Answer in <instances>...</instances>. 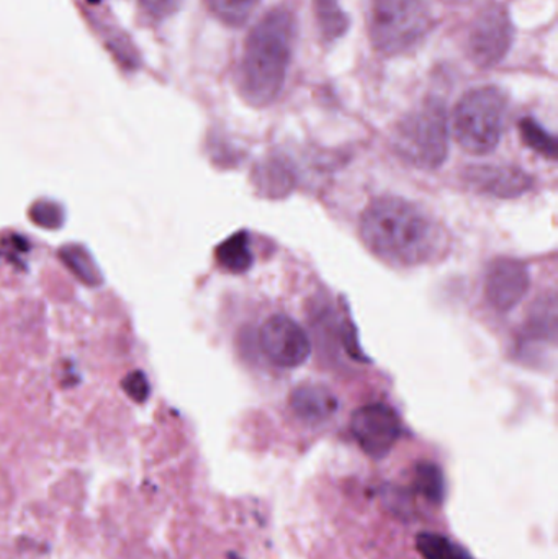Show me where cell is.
<instances>
[{
  "label": "cell",
  "instance_id": "5",
  "mask_svg": "<svg viewBox=\"0 0 558 559\" xmlns=\"http://www.w3.org/2000/svg\"><path fill=\"white\" fill-rule=\"evenodd\" d=\"M431 23L423 0H372L370 5V38L383 55L408 51L428 35Z\"/></svg>",
  "mask_w": 558,
  "mask_h": 559
},
{
  "label": "cell",
  "instance_id": "14",
  "mask_svg": "<svg viewBox=\"0 0 558 559\" xmlns=\"http://www.w3.org/2000/svg\"><path fill=\"white\" fill-rule=\"evenodd\" d=\"M59 258L64 262L66 267L72 272L85 285H100L102 274L95 265L94 259L88 255L84 248L69 246L59 252Z\"/></svg>",
  "mask_w": 558,
  "mask_h": 559
},
{
  "label": "cell",
  "instance_id": "8",
  "mask_svg": "<svg viewBox=\"0 0 558 559\" xmlns=\"http://www.w3.org/2000/svg\"><path fill=\"white\" fill-rule=\"evenodd\" d=\"M262 350L272 364L297 368L310 357L311 344L300 324L284 314H275L262 324L259 332Z\"/></svg>",
  "mask_w": 558,
  "mask_h": 559
},
{
  "label": "cell",
  "instance_id": "10",
  "mask_svg": "<svg viewBox=\"0 0 558 559\" xmlns=\"http://www.w3.org/2000/svg\"><path fill=\"white\" fill-rule=\"evenodd\" d=\"M465 180L477 192L498 199H517L533 186L530 174L510 166H474L465 170Z\"/></svg>",
  "mask_w": 558,
  "mask_h": 559
},
{
  "label": "cell",
  "instance_id": "1",
  "mask_svg": "<svg viewBox=\"0 0 558 559\" xmlns=\"http://www.w3.org/2000/svg\"><path fill=\"white\" fill-rule=\"evenodd\" d=\"M360 238L373 255L395 267L428 264L448 248L442 226L422 206L399 197H383L367 206Z\"/></svg>",
  "mask_w": 558,
  "mask_h": 559
},
{
  "label": "cell",
  "instance_id": "21",
  "mask_svg": "<svg viewBox=\"0 0 558 559\" xmlns=\"http://www.w3.org/2000/svg\"><path fill=\"white\" fill-rule=\"evenodd\" d=\"M144 9L156 19H166L179 9L180 0H141Z\"/></svg>",
  "mask_w": 558,
  "mask_h": 559
},
{
  "label": "cell",
  "instance_id": "9",
  "mask_svg": "<svg viewBox=\"0 0 558 559\" xmlns=\"http://www.w3.org/2000/svg\"><path fill=\"white\" fill-rule=\"evenodd\" d=\"M531 286L530 271L517 259H497L487 272L485 292L498 311H511L520 305Z\"/></svg>",
  "mask_w": 558,
  "mask_h": 559
},
{
  "label": "cell",
  "instance_id": "2",
  "mask_svg": "<svg viewBox=\"0 0 558 559\" xmlns=\"http://www.w3.org/2000/svg\"><path fill=\"white\" fill-rule=\"evenodd\" d=\"M295 20L284 7L265 13L246 39L238 85L254 107L272 104L281 94L290 66Z\"/></svg>",
  "mask_w": 558,
  "mask_h": 559
},
{
  "label": "cell",
  "instance_id": "16",
  "mask_svg": "<svg viewBox=\"0 0 558 559\" xmlns=\"http://www.w3.org/2000/svg\"><path fill=\"white\" fill-rule=\"evenodd\" d=\"M415 488L432 504H441L444 498V478L435 463H418L415 468Z\"/></svg>",
  "mask_w": 558,
  "mask_h": 559
},
{
  "label": "cell",
  "instance_id": "12",
  "mask_svg": "<svg viewBox=\"0 0 558 559\" xmlns=\"http://www.w3.org/2000/svg\"><path fill=\"white\" fill-rule=\"evenodd\" d=\"M216 261L225 271L231 274H242L252 265L251 246L248 233L239 231L226 239L216 249Z\"/></svg>",
  "mask_w": 558,
  "mask_h": 559
},
{
  "label": "cell",
  "instance_id": "17",
  "mask_svg": "<svg viewBox=\"0 0 558 559\" xmlns=\"http://www.w3.org/2000/svg\"><path fill=\"white\" fill-rule=\"evenodd\" d=\"M216 19L226 25L239 26L251 16L259 0H206Z\"/></svg>",
  "mask_w": 558,
  "mask_h": 559
},
{
  "label": "cell",
  "instance_id": "3",
  "mask_svg": "<svg viewBox=\"0 0 558 559\" xmlns=\"http://www.w3.org/2000/svg\"><path fill=\"white\" fill-rule=\"evenodd\" d=\"M507 95L498 87L465 94L452 115V133L462 150L474 156L494 153L503 134Z\"/></svg>",
  "mask_w": 558,
  "mask_h": 559
},
{
  "label": "cell",
  "instance_id": "4",
  "mask_svg": "<svg viewBox=\"0 0 558 559\" xmlns=\"http://www.w3.org/2000/svg\"><path fill=\"white\" fill-rule=\"evenodd\" d=\"M403 160L423 170L444 164L449 153V124L444 104L429 98L400 121L393 138Z\"/></svg>",
  "mask_w": 558,
  "mask_h": 559
},
{
  "label": "cell",
  "instance_id": "7",
  "mask_svg": "<svg viewBox=\"0 0 558 559\" xmlns=\"http://www.w3.org/2000/svg\"><path fill=\"white\" fill-rule=\"evenodd\" d=\"M351 432L367 455L383 459L402 437V420L387 404H367L354 413Z\"/></svg>",
  "mask_w": 558,
  "mask_h": 559
},
{
  "label": "cell",
  "instance_id": "18",
  "mask_svg": "<svg viewBox=\"0 0 558 559\" xmlns=\"http://www.w3.org/2000/svg\"><path fill=\"white\" fill-rule=\"evenodd\" d=\"M521 134H523L524 143L533 147L537 153L543 154L544 157L556 159L557 157V141L556 138L550 136L536 120L533 118H524L520 124Z\"/></svg>",
  "mask_w": 558,
  "mask_h": 559
},
{
  "label": "cell",
  "instance_id": "13",
  "mask_svg": "<svg viewBox=\"0 0 558 559\" xmlns=\"http://www.w3.org/2000/svg\"><path fill=\"white\" fill-rule=\"evenodd\" d=\"M318 25L327 41L340 38L346 33L349 20L341 9L340 0H314Z\"/></svg>",
  "mask_w": 558,
  "mask_h": 559
},
{
  "label": "cell",
  "instance_id": "6",
  "mask_svg": "<svg viewBox=\"0 0 558 559\" xmlns=\"http://www.w3.org/2000/svg\"><path fill=\"white\" fill-rule=\"evenodd\" d=\"M514 28L503 5H491L478 15L467 36V51L478 68H494L510 51Z\"/></svg>",
  "mask_w": 558,
  "mask_h": 559
},
{
  "label": "cell",
  "instance_id": "19",
  "mask_svg": "<svg viewBox=\"0 0 558 559\" xmlns=\"http://www.w3.org/2000/svg\"><path fill=\"white\" fill-rule=\"evenodd\" d=\"M33 222L36 225L43 226L46 229H56L64 222V213H62L61 206L58 203L52 202H38L32 206L29 212Z\"/></svg>",
  "mask_w": 558,
  "mask_h": 559
},
{
  "label": "cell",
  "instance_id": "20",
  "mask_svg": "<svg viewBox=\"0 0 558 559\" xmlns=\"http://www.w3.org/2000/svg\"><path fill=\"white\" fill-rule=\"evenodd\" d=\"M123 390L136 403H143L150 396V383L141 371H133L124 378Z\"/></svg>",
  "mask_w": 558,
  "mask_h": 559
},
{
  "label": "cell",
  "instance_id": "15",
  "mask_svg": "<svg viewBox=\"0 0 558 559\" xmlns=\"http://www.w3.org/2000/svg\"><path fill=\"white\" fill-rule=\"evenodd\" d=\"M416 550L425 559H472L464 548L438 534H419Z\"/></svg>",
  "mask_w": 558,
  "mask_h": 559
},
{
  "label": "cell",
  "instance_id": "11",
  "mask_svg": "<svg viewBox=\"0 0 558 559\" xmlns=\"http://www.w3.org/2000/svg\"><path fill=\"white\" fill-rule=\"evenodd\" d=\"M295 416L307 424H323L337 413V397L323 384H301L290 396Z\"/></svg>",
  "mask_w": 558,
  "mask_h": 559
}]
</instances>
